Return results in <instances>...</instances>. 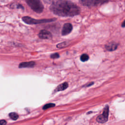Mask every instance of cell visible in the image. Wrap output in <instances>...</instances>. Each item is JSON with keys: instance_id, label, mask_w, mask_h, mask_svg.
I'll return each instance as SVG.
<instances>
[{"instance_id": "30bf717a", "label": "cell", "mask_w": 125, "mask_h": 125, "mask_svg": "<svg viewBox=\"0 0 125 125\" xmlns=\"http://www.w3.org/2000/svg\"><path fill=\"white\" fill-rule=\"evenodd\" d=\"M68 86V83L66 82L60 84H59L56 88L55 91H62L63 90L67 88Z\"/></svg>"}, {"instance_id": "e0dca14e", "label": "cell", "mask_w": 125, "mask_h": 125, "mask_svg": "<svg viewBox=\"0 0 125 125\" xmlns=\"http://www.w3.org/2000/svg\"><path fill=\"white\" fill-rule=\"evenodd\" d=\"M6 124V122L4 120H0V125H5Z\"/></svg>"}, {"instance_id": "d6986e66", "label": "cell", "mask_w": 125, "mask_h": 125, "mask_svg": "<svg viewBox=\"0 0 125 125\" xmlns=\"http://www.w3.org/2000/svg\"><path fill=\"white\" fill-rule=\"evenodd\" d=\"M93 83H88V84H87V85H86V86H90V85H92V84H93Z\"/></svg>"}, {"instance_id": "6da1fadb", "label": "cell", "mask_w": 125, "mask_h": 125, "mask_svg": "<svg viewBox=\"0 0 125 125\" xmlns=\"http://www.w3.org/2000/svg\"><path fill=\"white\" fill-rule=\"evenodd\" d=\"M50 9L54 14L61 17H73L79 14L81 11L75 3L65 0L51 4Z\"/></svg>"}, {"instance_id": "8fae6325", "label": "cell", "mask_w": 125, "mask_h": 125, "mask_svg": "<svg viewBox=\"0 0 125 125\" xmlns=\"http://www.w3.org/2000/svg\"><path fill=\"white\" fill-rule=\"evenodd\" d=\"M68 45V42H61L57 45V47L58 48H62L65 47Z\"/></svg>"}, {"instance_id": "8992f818", "label": "cell", "mask_w": 125, "mask_h": 125, "mask_svg": "<svg viewBox=\"0 0 125 125\" xmlns=\"http://www.w3.org/2000/svg\"><path fill=\"white\" fill-rule=\"evenodd\" d=\"M72 25L70 23H65L62 28V36H65L69 34L72 30Z\"/></svg>"}, {"instance_id": "7c38bea8", "label": "cell", "mask_w": 125, "mask_h": 125, "mask_svg": "<svg viewBox=\"0 0 125 125\" xmlns=\"http://www.w3.org/2000/svg\"><path fill=\"white\" fill-rule=\"evenodd\" d=\"M9 116L10 118L11 119L14 120H16L19 118L18 115L16 113H15V112H11V113H10L9 114Z\"/></svg>"}, {"instance_id": "ba28073f", "label": "cell", "mask_w": 125, "mask_h": 125, "mask_svg": "<svg viewBox=\"0 0 125 125\" xmlns=\"http://www.w3.org/2000/svg\"><path fill=\"white\" fill-rule=\"evenodd\" d=\"M118 45V43L115 42H110L106 44L105 46V47L107 50L109 51H112L117 49Z\"/></svg>"}, {"instance_id": "3957f363", "label": "cell", "mask_w": 125, "mask_h": 125, "mask_svg": "<svg viewBox=\"0 0 125 125\" xmlns=\"http://www.w3.org/2000/svg\"><path fill=\"white\" fill-rule=\"evenodd\" d=\"M22 21L28 24H40L42 23L49 22L54 21L56 20V19H41V20H36L33 18H32L30 17L24 16L22 18Z\"/></svg>"}, {"instance_id": "52a82bcc", "label": "cell", "mask_w": 125, "mask_h": 125, "mask_svg": "<svg viewBox=\"0 0 125 125\" xmlns=\"http://www.w3.org/2000/svg\"><path fill=\"white\" fill-rule=\"evenodd\" d=\"M38 36L42 39H50L52 38V34L46 30H42L39 32Z\"/></svg>"}, {"instance_id": "5bb4252c", "label": "cell", "mask_w": 125, "mask_h": 125, "mask_svg": "<svg viewBox=\"0 0 125 125\" xmlns=\"http://www.w3.org/2000/svg\"><path fill=\"white\" fill-rule=\"evenodd\" d=\"M55 106V104H53V103H49V104H45L43 106L42 109H47L51 108V107H53Z\"/></svg>"}, {"instance_id": "ac0fdd59", "label": "cell", "mask_w": 125, "mask_h": 125, "mask_svg": "<svg viewBox=\"0 0 125 125\" xmlns=\"http://www.w3.org/2000/svg\"><path fill=\"white\" fill-rule=\"evenodd\" d=\"M122 27H125V20L123 22V23L122 24Z\"/></svg>"}, {"instance_id": "2e32d148", "label": "cell", "mask_w": 125, "mask_h": 125, "mask_svg": "<svg viewBox=\"0 0 125 125\" xmlns=\"http://www.w3.org/2000/svg\"><path fill=\"white\" fill-rule=\"evenodd\" d=\"M59 57H60V55H59V54L58 53H53V54H51V56H50V57H51V58H52V59H56V58H58Z\"/></svg>"}, {"instance_id": "9a60e30c", "label": "cell", "mask_w": 125, "mask_h": 125, "mask_svg": "<svg viewBox=\"0 0 125 125\" xmlns=\"http://www.w3.org/2000/svg\"><path fill=\"white\" fill-rule=\"evenodd\" d=\"M60 0H43V1L45 3H46L48 4H52Z\"/></svg>"}, {"instance_id": "277c9868", "label": "cell", "mask_w": 125, "mask_h": 125, "mask_svg": "<svg viewBox=\"0 0 125 125\" xmlns=\"http://www.w3.org/2000/svg\"><path fill=\"white\" fill-rule=\"evenodd\" d=\"M107 1L108 0H79L80 2L82 5L88 7L99 5Z\"/></svg>"}, {"instance_id": "9c48e42d", "label": "cell", "mask_w": 125, "mask_h": 125, "mask_svg": "<svg viewBox=\"0 0 125 125\" xmlns=\"http://www.w3.org/2000/svg\"><path fill=\"white\" fill-rule=\"evenodd\" d=\"M35 62H23L19 64V68H25V67H33L35 66Z\"/></svg>"}, {"instance_id": "5b68a950", "label": "cell", "mask_w": 125, "mask_h": 125, "mask_svg": "<svg viewBox=\"0 0 125 125\" xmlns=\"http://www.w3.org/2000/svg\"><path fill=\"white\" fill-rule=\"evenodd\" d=\"M108 113H109V107L108 105H106L104 107L103 113L99 115L97 117V119H96L98 123H102V124L105 123L108 120Z\"/></svg>"}, {"instance_id": "4fadbf2b", "label": "cell", "mask_w": 125, "mask_h": 125, "mask_svg": "<svg viewBox=\"0 0 125 125\" xmlns=\"http://www.w3.org/2000/svg\"><path fill=\"white\" fill-rule=\"evenodd\" d=\"M89 59L88 56L86 54H83L81 56L80 59L82 62H86Z\"/></svg>"}, {"instance_id": "7a4b0ae2", "label": "cell", "mask_w": 125, "mask_h": 125, "mask_svg": "<svg viewBox=\"0 0 125 125\" xmlns=\"http://www.w3.org/2000/svg\"><path fill=\"white\" fill-rule=\"evenodd\" d=\"M28 6L35 12L41 13L43 10V5L40 0H25Z\"/></svg>"}]
</instances>
